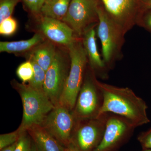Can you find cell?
<instances>
[{"instance_id": "22", "label": "cell", "mask_w": 151, "mask_h": 151, "mask_svg": "<svg viewBox=\"0 0 151 151\" xmlns=\"http://www.w3.org/2000/svg\"><path fill=\"white\" fill-rule=\"evenodd\" d=\"M17 22L12 16L0 22V34L5 36H10L16 32Z\"/></svg>"}, {"instance_id": "5", "label": "cell", "mask_w": 151, "mask_h": 151, "mask_svg": "<svg viewBox=\"0 0 151 151\" xmlns=\"http://www.w3.org/2000/svg\"><path fill=\"white\" fill-rule=\"evenodd\" d=\"M97 80L93 69L90 66L87 68L73 111L77 121L96 118L99 116L103 104V97Z\"/></svg>"}, {"instance_id": "2", "label": "cell", "mask_w": 151, "mask_h": 151, "mask_svg": "<svg viewBox=\"0 0 151 151\" xmlns=\"http://www.w3.org/2000/svg\"><path fill=\"white\" fill-rule=\"evenodd\" d=\"M70 68L58 105L73 111L86 72L88 60L81 38L77 37L67 47Z\"/></svg>"}, {"instance_id": "8", "label": "cell", "mask_w": 151, "mask_h": 151, "mask_svg": "<svg viewBox=\"0 0 151 151\" xmlns=\"http://www.w3.org/2000/svg\"><path fill=\"white\" fill-rule=\"evenodd\" d=\"M77 121L73 111L58 105L48 113L41 126L65 147L71 143Z\"/></svg>"}, {"instance_id": "29", "label": "cell", "mask_w": 151, "mask_h": 151, "mask_svg": "<svg viewBox=\"0 0 151 151\" xmlns=\"http://www.w3.org/2000/svg\"><path fill=\"white\" fill-rule=\"evenodd\" d=\"M64 151H79L75 146L70 143L67 147L64 148Z\"/></svg>"}, {"instance_id": "33", "label": "cell", "mask_w": 151, "mask_h": 151, "mask_svg": "<svg viewBox=\"0 0 151 151\" xmlns=\"http://www.w3.org/2000/svg\"></svg>"}, {"instance_id": "3", "label": "cell", "mask_w": 151, "mask_h": 151, "mask_svg": "<svg viewBox=\"0 0 151 151\" xmlns=\"http://www.w3.org/2000/svg\"><path fill=\"white\" fill-rule=\"evenodd\" d=\"M12 85L21 98L23 113L19 128L27 132L30 127L41 125L46 116L55 107L44 91L32 88L28 84L12 81Z\"/></svg>"}, {"instance_id": "24", "label": "cell", "mask_w": 151, "mask_h": 151, "mask_svg": "<svg viewBox=\"0 0 151 151\" xmlns=\"http://www.w3.org/2000/svg\"><path fill=\"white\" fill-rule=\"evenodd\" d=\"M136 25L151 33V9L144 13L137 19Z\"/></svg>"}, {"instance_id": "18", "label": "cell", "mask_w": 151, "mask_h": 151, "mask_svg": "<svg viewBox=\"0 0 151 151\" xmlns=\"http://www.w3.org/2000/svg\"><path fill=\"white\" fill-rule=\"evenodd\" d=\"M29 60L32 63L33 66L34 75L32 79L28 82V84L34 89L44 91L46 71L37 63L31 56H30Z\"/></svg>"}, {"instance_id": "31", "label": "cell", "mask_w": 151, "mask_h": 151, "mask_svg": "<svg viewBox=\"0 0 151 151\" xmlns=\"http://www.w3.org/2000/svg\"><path fill=\"white\" fill-rule=\"evenodd\" d=\"M142 151H151V150H150V149H146V150H144Z\"/></svg>"}, {"instance_id": "1", "label": "cell", "mask_w": 151, "mask_h": 151, "mask_svg": "<svg viewBox=\"0 0 151 151\" xmlns=\"http://www.w3.org/2000/svg\"><path fill=\"white\" fill-rule=\"evenodd\" d=\"M97 84L103 97L99 116L105 113L119 115L128 119L136 127L150 122L147 113V104L132 89L113 86L98 80Z\"/></svg>"}, {"instance_id": "6", "label": "cell", "mask_w": 151, "mask_h": 151, "mask_svg": "<svg viewBox=\"0 0 151 151\" xmlns=\"http://www.w3.org/2000/svg\"><path fill=\"white\" fill-rule=\"evenodd\" d=\"M100 0H71L63 22L69 26L76 36L81 38L87 31L97 27Z\"/></svg>"}, {"instance_id": "20", "label": "cell", "mask_w": 151, "mask_h": 151, "mask_svg": "<svg viewBox=\"0 0 151 151\" xmlns=\"http://www.w3.org/2000/svg\"><path fill=\"white\" fill-rule=\"evenodd\" d=\"M25 132L18 128L13 132L0 135V150L17 142Z\"/></svg>"}, {"instance_id": "23", "label": "cell", "mask_w": 151, "mask_h": 151, "mask_svg": "<svg viewBox=\"0 0 151 151\" xmlns=\"http://www.w3.org/2000/svg\"><path fill=\"white\" fill-rule=\"evenodd\" d=\"M32 143V139L27 131L18 141L14 151H31Z\"/></svg>"}, {"instance_id": "15", "label": "cell", "mask_w": 151, "mask_h": 151, "mask_svg": "<svg viewBox=\"0 0 151 151\" xmlns=\"http://www.w3.org/2000/svg\"><path fill=\"white\" fill-rule=\"evenodd\" d=\"M43 42V36L40 33L35 34L32 37L27 40L1 42L0 52L15 54L23 53L34 49Z\"/></svg>"}, {"instance_id": "26", "label": "cell", "mask_w": 151, "mask_h": 151, "mask_svg": "<svg viewBox=\"0 0 151 151\" xmlns=\"http://www.w3.org/2000/svg\"><path fill=\"white\" fill-rule=\"evenodd\" d=\"M138 139L144 150H151V128L147 132L141 133Z\"/></svg>"}, {"instance_id": "12", "label": "cell", "mask_w": 151, "mask_h": 151, "mask_svg": "<svg viewBox=\"0 0 151 151\" xmlns=\"http://www.w3.org/2000/svg\"><path fill=\"white\" fill-rule=\"evenodd\" d=\"M40 28L49 41L67 47L77 38L73 30L67 24L48 17L42 16Z\"/></svg>"}, {"instance_id": "11", "label": "cell", "mask_w": 151, "mask_h": 151, "mask_svg": "<svg viewBox=\"0 0 151 151\" xmlns=\"http://www.w3.org/2000/svg\"><path fill=\"white\" fill-rule=\"evenodd\" d=\"M140 0H100L109 17L125 34L136 25Z\"/></svg>"}, {"instance_id": "7", "label": "cell", "mask_w": 151, "mask_h": 151, "mask_svg": "<svg viewBox=\"0 0 151 151\" xmlns=\"http://www.w3.org/2000/svg\"><path fill=\"white\" fill-rule=\"evenodd\" d=\"M108 113L96 118L77 121L71 143L79 151H94L99 145L105 133Z\"/></svg>"}, {"instance_id": "30", "label": "cell", "mask_w": 151, "mask_h": 151, "mask_svg": "<svg viewBox=\"0 0 151 151\" xmlns=\"http://www.w3.org/2000/svg\"><path fill=\"white\" fill-rule=\"evenodd\" d=\"M31 151H39L37 148L36 146H35V144L33 142V141L32 143V146Z\"/></svg>"}, {"instance_id": "9", "label": "cell", "mask_w": 151, "mask_h": 151, "mask_svg": "<svg viewBox=\"0 0 151 151\" xmlns=\"http://www.w3.org/2000/svg\"><path fill=\"white\" fill-rule=\"evenodd\" d=\"M137 128L128 119L108 113L105 133L94 151H114L131 137Z\"/></svg>"}, {"instance_id": "28", "label": "cell", "mask_w": 151, "mask_h": 151, "mask_svg": "<svg viewBox=\"0 0 151 151\" xmlns=\"http://www.w3.org/2000/svg\"><path fill=\"white\" fill-rule=\"evenodd\" d=\"M17 142L14 143V144L8 146V147L4 148L1 150V151H14L16 147Z\"/></svg>"}, {"instance_id": "21", "label": "cell", "mask_w": 151, "mask_h": 151, "mask_svg": "<svg viewBox=\"0 0 151 151\" xmlns=\"http://www.w3.org/2000/svg\"><path fill=\"white\" fill-rule=\"evenodd\" d=\"M20 0H0V22L11 17Z\"/></svg>"}, {"instance_id": "10", "label": "cell", "mask_w": 151, "mask_h": 151, "mask_svg": "<svg viewBox=\"0 0 151 151\" xmlns=\"http://www.w3.org/2000/svg\"><path fill=\"white\" fill-rule=\"evenodd\" d=\"M70 62L60 52L57 51L54 61L45 73L43 90L55 106L58 105L60 95L69 73Z\"/></svg>"}, {"instance_id": "25", "label": "cell", "mask_w": 151, "mask_h": 151, "mask_svg": "<svg viewBox=\"0 0 151 151\" xmlns=\"http://www.w3.org/2000/svg\"><path fill=\"white\" fill-rule=\"evenodd\" d=\"M32 13L35 15L41 14V9L45 0H22Z\"/></svg>"}, {"instance_id": "4", "label": "cell", "mask_w": 151, "mask_h": 151, "mask_svg": "<svg viewBox=\"0 0 151 151\" xmlns=\"http://www.w3.org/2000/svg\"><path fill=\"white\" fill-rule=\"evenodd\" d=\"M98 14L99 22L96 33L101 42L103 61L110 70L122 58L126 34L111 19L101 4Z\"/></svg>"}, {"instance_id": "17", "label": "cell", "mask_w": 151, "mask_h": 151, "mask_svg": "<svg viewBox=\"0 0 151 151\" xmlns=\"http://www.w3.org/2000/svg\"><path fill=\"white\" fill-rule=\"evenodd\" d=\"M71 0H49L45 2L41 11L43 16L63 20Z\"/></svg>"}, {"instance_id": "27", "label": "cell", "mask_w": 151, "mask_h": 151, "mask_svg": "<svg viewBox=\"0 0 151 151\" xmlns=\"http://www.w3.org/2000/svg\"><path fill=\"white\" fill-rule=\"evenodd\" d=\"M150 9H151V0H140L139 6V13H138L137 21L143 14Z\"/></svg>"}, {"instance_id": "32", "label": "cell", "mask_w": 151, "mask_h": 151, "mask_svg": "<svg viewBox=\"0 0 151 151\" xmlns=\"http://www.w3.org/2000/svg\"><path fill=\"white\" fill-rule=\"evenodd\" d=\"M49 0H45V2L47 1H48Z\"/></svg>"}, {"instance_id": "14", "label": "cell", "mask_w": 151, "mask_h": 151, "mask_svg": "<svg viewBox=\"0 0 151 151\" xmlns=\"http://www.w3.org/2000/svg\"><path fill=\"white\" fill-rule=\"evenodd\" d=\"M27 131L39 151H64L65 147L41 125H35Z\"/></svg>"}, {"instance_id": "13", "label": "cell", "mask_w": 151, "mask_h": 151, "mask_svg": "<svg viewBox=\"0 0 151 151\" xmlns=\"http://www.w3.org/2000/svg\"><path fill=\"white\" fill-rule=\"evenodd\" d=\"M95 27L92 28L87 31L81 39L87 55L89 66L94 70L96 75L102 79H106L108 77L109 70L98 51Z\"/></svg>"}, {"instance_id": "19", "label": "cell", "mask_w": 151, "mask_h": 151, "mask_svg": "<svg viewBox=\"0 0 151 151\" xmlns=\"http://www.w3.org/2000/svg\"><path fill=\"white\" fill-rule=\"evenodd\" d=\"M17 75L23 83L29 82L34 75V68L31 61L29 60L22 63L17 68Z\"/></svg>"}, {"instance_id": "16", "label": "cell", "mask_w": 151, "mask_h": 151, "mask_svg": "<svg viewBox=\"0 0 151 151\" xmlns=\"http://www.w3.org/2000/svg\"><path fill=\"white\" fill-rule=\"evenodd\" d=\"M57 51L52 42H43L34 49L30 56L45 71L51 65L56 56Z\"/></svg>"}]
</instances>
